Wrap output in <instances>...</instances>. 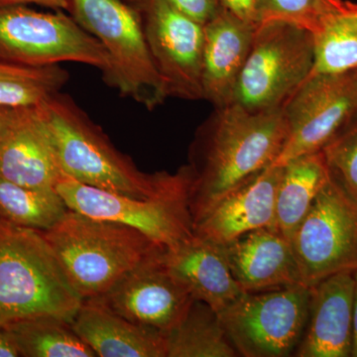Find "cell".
I'll return each mask as SVG.
<instances>
[{
  "label": "cell",
  "mask_w": 357,
  "mask_h": 357,
  "mask_svg": "<svg viewBox=\"0 0 357 357\" xmlns=\"http://www.w3.org/2000/svg\"><path fill=\"white\" fill-rule=\"evenodd\" d=\"M282 166L275 227L291 241L319 192L330 180L331 173L321 151L301 155Z\"/></svg>",
  "instance_id": "44dd1931"
},
{
  "label": "cell",
  "mask_w": 357,
  "mask_h": 357,
  "mask_svg": "<svg viewBox=\"0 0 357 357\" xmlns=\"http://www.w3.org/2000/svg\"><path fill=\"white\" fill-rule=\"evenodd\" d=\"M178 13L206 25L222 9V0H166Z\"/></svg>",
  "instance_id": "f1b7e54d"
},
{
  "label": "cell",
  "mask_w": 357,
  "mask_h": 357,
  "mask_svg": "<svg viewBox=\"0 0 357 357\" xmlns=\"http://www.w3.org/2000/svg\"><path fill=\"white\" fill-rule=\"evenodd\" d=\"M165 248L91 301L137 325L156 328L165 335L170 332L194 299L164 265L162 255Z\"/></svg>",
  "instance_id": "4fadbf2b"
},
{
  "label": "cell",
  "mask_w": 357,
  "mask_h": 357,
  "mask_svg": "<svg viewBox=\"0 0 357 357\" xmlns=\"http://www.w3.org/2000/svg\"><path fill=\"white\" fill-rule=\"evenodd\" d=\"M69 211L56 190L23 187L0 177V220L44 232Z\"/></svg>",
  "instance_id": "cb8c5ba5"
},
{
  "label": "cell",
  "mask_w": 357,
  "mask_h": 357,
  "mask_svg": "<svg viewBox=\"0 0 357 357\" xmlns=\"http://www.w3.org/2000/svg\"><path fill=\"white\" fill-rule=\"evenodd\" d=\"M69 73L61 66L31 68L0 61V105L38 107L69 81Z\"/></svg>",
  "instance_id": "484cf974"
},
{
  "label": "cell",
  "mask_w": 357,
  "mask_h": 357,
  "mask_svg": "<svg viewBox=\"0 0 357 357\" xmlns=\"http://www.w3.org/2000/svg\"><path fill=\"white\" fill-rule=\"evenodd\" d=\"M164 265L192 296L222 312L244 291L234 280L218 243L194 234L162 255Z\"/></svg>",
  "instance_id": "d6986e66"
},
{
  "label": "cell",
  "mask_w": 357,
  "mask_h": 357,
  "mask_svg": "<svg viewBox=\"0 0 357 357\" xmlns=\"http://www.w3.org/2000/svg\"><path fill=\"white\" fill-rule=\"evenodd\" d=\"M20 356V351L16 347L10 333L4 326H0V357Z\"/></svg>",
  "instance_id": "1f68e13d"
},
{
  "label": "cell",
  "mask_w": 357,
  "mask_h": 357,
  "mask_svg": "<svg viewBox=\"0 0 357 357\" xmlns=\"http://www.w3.org/2000/svg\"><path fill=\"white\" fill-rule=\"evenodd\" d=\"M42 234L84 301L107 292L124 275L165 248L133 227L70 210Z\"/></svg>",
  "instance_id": "3957f363"
},
{
  "label": "cell",
  "mask_w": 357,
  "mask_h": 357,
  "mask_svg": "<svg viewBox=\"0 0 357 357\" xmlns=\"http://www.w3.org/2000/svg\"><path fill=\"white\" fill-rule=\"evenodd\" d=\"M287 136L283 109L251 112L236 103L215 107L190 148L194 222L223 195L273 164Z\"/></svg>",
  "instance_id": "6da1fadb"
},
{
  "label": "cell",
  "mask_w": 357,
  "mask_h": 357,
  "mask_svg": "<svg viewBox=\"0 0 357 357\" xmlns=\"http://www.w3.org/2000/svg\"><path fill=\"white\" fill-rule=\"evenodd\" d=\"M36 107L61 171L77 182L132 198L151 199L189 177L187 165L176 174L143 173L69 96L55 93Z\"/></svg>",
  "instance_id": "7a4b0ae2"
},
{
  "label": "cell",
  "mask_w": 357,
  "mask_h": 357,
  "mask_svg": "<svg viewBox=\"0 0 357 357\" xmlns=\"http://www.w3.org/2000/svg\"><path fill=\"white\" fill-rule=\"evenodd\" d=\"M314 59L311 75H335L357 69V20L344 8L314 33Z\"/></svg>",
  "instance_id": "d4e9b609"
},
{
  "label": "cell",
  "mask_w": 357,
  "mask_h": 357,
  "mask_svg": "<svg viewBox=\"0 0 357 357\" xmlns=\"http://www.w3.org/2000/svg\"><path fill=\"white\" fill-rule=\"evenodd\" d=\"M2 222H3V220H0V225H1Z\"/></svg>",
  "instance_id": "d590c367"
},
{
  "label": "cell",
  "mask_w": 357,
  "mask_h": 357,
  "mask_svg": "<svg viewBox=\"0 0 357 357\" xmlns=\"http://www.w3.org/2000/svg\"><path fill=\"white\" fill-rule=\"evenodd\" d=\"M83 303L42 232L0 225V326L39 316L70 323Z\"/></svg>",
  "instance_id": "277c9868"
},
{
  "label": "cell",
  "mask_w": 357,
  "mask_h": 357,
  "mask_svg": "<svg viewBox=\"0 0 357 357\" xmlns=\"http://www.w3.org/2000/svg\"><path fill=\"white\" fill-rule=\"evenodd\" d=\"M314 48V34L306 28L279 20L258 22L234 103L251 112L283 109L311 75Z\"/></svg>",
  "instance_id": "8992f818"
},
{
  "label": "cell",
  "mask_w": 357,
  "mask_h": 357,
  "mask_svg": "<svg viewBox=\"0 0 357 357\" xmlns=\"http://www.w3.org/2000/svg\"><path fill=\"white\" fill-rule=\"evenodd\" d=\"M23 357H96L67 319L39 316L6 326Z\"/></svg>",
  "instance_id": "603a6c76"
},
{
  "label": "cell",
  "mask_w": 357,
  "mask_h": 357,
  "mask_svg": "<svg viewBox=\"0 0 357 357\" xmlns=\"http://www.w3.org/2000/svg\"><path fill=\"white\" fill-rule=\"evenodd\" d=\"M356 291H354V338H352L351 357H357V270L354 271Z\"/></svg>",
  "instance_id": "836d02e7"
},
{
  "label": "cell",
  "mask_w": 357,
  "mask_h": 357,
  "mask_svg": "<svg viewBox=\"0 0 357 357\" xmlns=\"http://www.w3.org/2000/svg\"><path fill=\"white\" fill-rule=\"evenodd\" d=\"M225 9L249 22L258 23L259 0H222Z\"/></svg>",
  "instance_id": "f546056e"
},
{
  "label": "cell",
  "mask_w": 357,
  "mask_h": 357,
  "mask_svg": "<svg viewBox=\"0 0 357 357\" xmlns=\"http://www.w3.org/2000/svg\"><path fill=\"white\" fill-rule=\"evenodd\" d=\"M303 284L357 270V201L331 176L291 239Z\"/></svg>",
  "instance_id": "30bf717a"
},
{
  "label": "cell",
  "mask_w": 357,
  "mask_h": 357,
  "mask_svg": "<svg viewBox=\"0 0 357 357\" xmlns=\"http://www.w3.org/2000/svg\"><path fill=\"white\" fill-rule=\"evenodd\" d=\"M288 136L273 164L316 153L357 116V69L307 77L283 107Z\"/></svg>",
  "instance_id": "8fae6325"
},
{
  "label": "cell",
  "mask_w": 357,
  "mask_h": 357,
  "mask_svg": "<svg viewBox=\"0 0 357 357\" xmlns=\"http://www.w3.org/2000/svg\"><path fill=\"white\" fill-rule=\"evenodd\" d=\"M70 13L109 54L110 86L148 110L165 102V83L148 48L139 14L128 0H72Z\"/></svg>",
  "instance_id": "5b68a950"
},
{
  "label": "cell",
  "mask_w": 357,
  "mask_h": 357,
  "mask_svg": "<svg viewBox=\"0 0 357 357\" xmlns=\"http://www.w3.org/2000/svg\"><path fill=\"white\" fill-rule=\"evenodd\" d=\"M310 291L309 317L295 356H351L354 271L331 275Z\"/></svg>",
  "instance_id": "9a60e30c"
},
{
  "label": "cell",
  "mask_w": 357,
  "mask_h": 357,
  "mask_svg": "<svg viewBox=\"0 0 357 357\" xmlns=\"http://www.w3.org/2000/svg\"><path fill=\"white\" fill-rule=\"evenodd\" d=\"M18 107H2L0 105V139L6 132L11 122L15 117Z\"/></svg>",
  "instance_id": "d6a6232c"
},
{
  "label": "cell",
  "mask_w": 357,
  "mask_h": 357,
  "mask_svg": "<svg viewBox=\"0 0 357 357\" xmlns=\"http://www.w3.org/2000/svg\"><path fill=\"white\" fill-rule=\"evenodd\" d=\"M189 168V167H188ZM191 174L175 189L151 199H136L82 184L62 174L56 191L69 210L96 220L133 227L154 243L172 248L194 236L190 210Z\"/></svg>",
  "instance_id": "9c48e42d"
},
{
  "label": "cell",
  "mask_w": 357,
  "mask_h": 357,
  "mask_svg": "<svg viewBox=\"0 0 357 357\" xmlns=\"http://www.w3.org/2000/svg\"><path fill=\"white\" fill-rule=\"evenodd\" d=\"M70 326L96 357H166L165 333L134 324L95 301H84Z\"/></svg>",
  "instance_id": "ffe728a7"
},
{
  "label": "cell",
  "mask_w": 357,
  "mask_h": 357,
  "mask_svg": "<svg viewBox=\"0 0 357 357\" xmlns=\"http://www.w3.org/2000/svg\"><path fill=\"white\" fill-rule=\"evenodd\" d=\"M238 356L218 312L194 300L182 319L166 333V357Z\"/></svg>",
  "instance_id": "7402d4cb"
},
{
  "label": "cell",
  "mask_w": 357,
  "mask_h": 357,
  "mask_svg": "<svg viewBox=\"0 0 357 357\" xmlns=\"http://www.w3.org/2000/svg\"><path fill=\"white\" fill-rule=\"evenodd\" d=\"M256 24L222 7L204 25L203 100L215 109L234 103L237 82L250 52Z\"/></svg>",
  "instance_id": "e0dca14e"
},
{
  "label": "cell",
  "mask_w": 357,
  "mask_h": 357,
  "mask_svg": "<svg viewBox=\"0 0 357 357\" xmlns=\"http://www.w3.org/2000/svg\"><path fill=\"white\" fill-rule=\"evenodd\" d=\"M283 166L271 164L218 199L194 222V234L222 244L261 227H275Z\"/></svg>",
  "instance_id": "5bb4252c"
},
{
  "label": "cell",
  "mask_w": 357,
  "mask_h": 357,
  "mask_svg": "<svg viewBox=\"0 0 357 357\" xmlns=\"http://www.w3.org/2000/svg\"><path fill=\"white\" fill-rule=\"evenodd\" d=\"M62 174L37 107H18L0 139V177L32 189L56 190Z\"/></svg>",
  "instance_id": "ac0fdd59"
},
{
  "label": "cell",
  "mask_w": 357,
  "mask_h": 357,
  "mask_svg": "<svg viewBox=\"0 0 357 357\" xmlns=\"http://www.w3.org/2000/svg\"><path fill=\"white\" fill-rule=\"evenodd\" d=\"M310 297L302 284L245 292L218 314L238 356H290L306 328Z\"/></svg>",
  "instance_id": "ba28073f"
},
{
  "label": "cell",
  "mask_w": 357,
  "mask_h": 357,
  "mask_svg": "<svg viewBox=\"0 0 357 357\" xmlns=\"http://www.w3.org/2000/svg\"><path fill=\"white\" fill-rule=\"evenodd\" d=\"M0 61L31 68L81 63L100 70L107 84L112 76L109 54L74 18L27 6H0Z\"/></svg>",
  "instance_id": "52a82bcc"
},
{
  "label": "cell",
  "mask_w": 357,
  "mask_h": 357,
  "mask_svg": "<svg viewBox=\"0 0 357 357\" xmlns=\"http://www.w3.org/2000/svg\"><path fill=\"white\" fill-rule=\"evenodd\" d=\"M37 4L56 10H70L72 0H0V6H28Z\"/></svg>",
  "instance_id": "4dcf8cb0"
},
{
  "label": "cell",
  "mask_w": 357,
  "mask_h": 357,
  "mask_svg": "<svg viewBox=\"0 0 357 357\" xmlns=\"http://www.w3.org/2000/svg\"><path fill=\"white\" fill-rule=\"evenodd\" d=\"M340 0H259L258 22L279 20L314 34L340 8Z\"/></svg>",
  "instance_id": "4316f807"
},
{
  "label": "cell",
  "mask_w": 357,
  "mask_h": 357,
  "mask_svg": "<svg viewBox=\"0 0 357 357\" xmlns=\"http://www.w3.org/2000/svg\"><path fill=\"white\" fill-rule=\"evenodd\" d=\"M139 14L145 38L169 98L203 100L204 25L166 0H128Z\"/></svg>",
  "instance_id": "7c38bea8"
},
{
  "label": "cell",
  "mask_w": 357,
  "mask_h": 357,
  "mask_svg": "<svg viewBox=\"0 0 357 357\" xmlns=\"http://www.w3.org/2000/svg\"><path fill=\"white\" fill-rule=\"evenodd\" d=\"M321 152L333 180L357 201V116Z\"/></svg>",
  "instance_id": "83f0119b"
},
{
  "label": "cell",
  "mask_w": 357,
  "mask_h": 357,
  "mask_svg": "<svg viewBox=\"0 0 357 357\" xmlns=\"http://www.w3.org/2000/svg\"><path fill=\"white\" fill-rule=\"evenodd\" d=\"M220 245L244 292L304 285L292 244L276 227L251 230Z\"/></svg>",
  "instance_id": "2e32d148"
},
{
  "label": "cell",
  "mask_w": 357,
  "mask_h": 357,
  "mask_svg": "<svg viewBox=\"0 0 357 357\" xmlns=\"http://www.w3.org/2000/svg\"><path fill=\"white\" fill-rule=\"evenodd\" d=\"M344 8L347 13L351 14L352 17L357 20V3L351 1H344Z\"/></svg>",
  "instance_id": "e575fe53"
}]
</instances>
